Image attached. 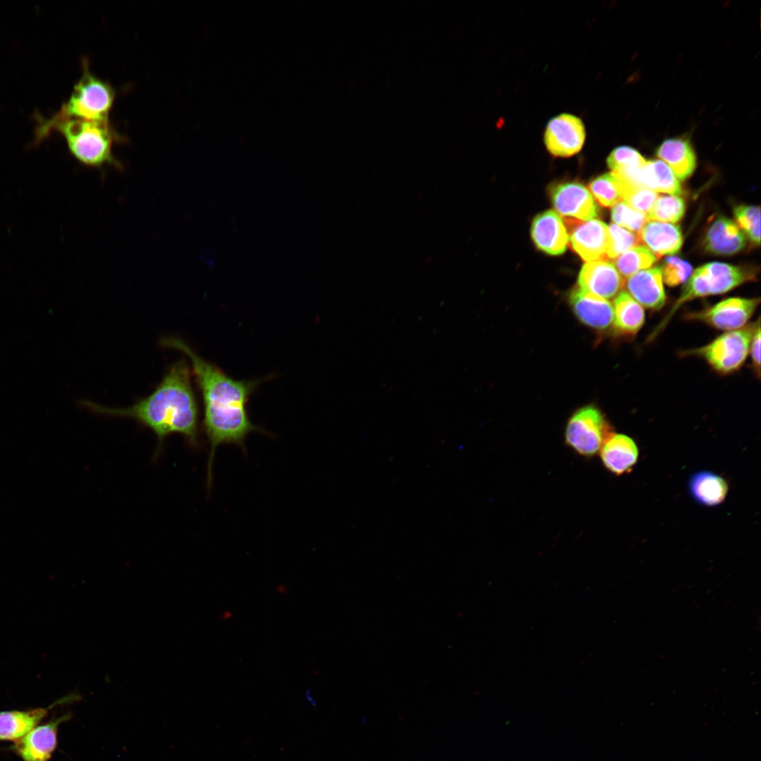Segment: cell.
<instances>
[{
	"instance_id": "obj_29",
	"label": "cell",
	"mask_w": 761,
	"mask_h": 761,
	"mask_svg": "<svg viewBox=\"0 0 761 761\" xmlns=\"http://www.w3.org/2000/svg\"><path fill=\"white\" fill-rule=\"evenodd\" d=\"M685 209V203L681 198L674 195L660 196L657 197L646 216L650 220L676 223L683 216Z\"/></svg>"
},
{
	"instance_id": "obj_11",
	"label": "cell",
	"mask_w": 761,
	"mask_h": 761,
	"mask_svg": "<svg viewBox=\"0 0 761 761\" xmlns=\"http://www.w3.org/2000/svg\"><path fill=\"white\" fill-rule=\"evenodd\" d=\"M550 197L555 211L565 219L592 220L598 216V208L589 190L576 182L553 185Z\"/></svg>"
},
{
	"instance_id": "obj_31",
	"label": "cell",
	"mask_w": 761,
	"mask_h": 761,
	"mask_svg": "<svg viewBox=\"0 0 761 761\" xmlns=\"http://www.w3.org/2000/svg\"><path fill=\"white\" fill-rule=\"evenodd\" d=\"M611 217L614 224L634 232H639L648 220L644 214L632 209L622 201L614 205Z\"/></svg>"
},
{
	"instance_id": "obj_30",
	"label": "cell",
	"mask_w": 761,
	"mask_h": 761,
	"mask_svg": "<svg viewBox=\"0 0 761 761\" xmlns=\"http://www.w3.org/2000/svg\"><path fill=\"white\" fill-rule=\"evenodd\" d=\"M734 213L740 228L751 242L759 245L760 242V207L740 205L734 208Z\"/></svg>"
},
{
	"instance_id": "obj_22",
	"label": "cell",
	"mask_w": 761,
	"mask_h": 761,
	"mask_svg": "<svg viewBox=\"0 0 761 761\" xmlns=\"http://www.w3.org/2000/svg\"><path fill=\"white\" fill-rule=\"evenodd\" d=\"M656 154L681 180H686L695 170V154L686 139L677 137L664 140L657 148Z\"/></svg>"
},
{
	"instance_id": "obj_16",
	"label": "cell",
	"mask_w": 761,
	"mask_h": 761,
	"mask_svg": "<svg viewBox=\"0 0 761 761\" xmlns=\"http://www.w3.org/2000/svg\"><path fill=\"white\" fill-rule=\"evenodd\" d=\"M569 301L577 318L588 326L602 330L612 324L613 307L607 299L576 286L570 293Z\"/></svg>"
},
{
	"instance_id": "obj_8",
	"label": "cell",
	"mask_w": 761,
	"mask_h": 761,
	"mask_svg": "<svg viewBox=\"0 0 761 761\" xmlns=\"http://www.w3.org/2000/svg\"><path fill=\"white\" fill-rule=\"evenodd\" d=\"M586 137V127L578 116L562 113L551 118L543 140L548 152L555 157H569L581 151Z\"/></svg>"
},
{
	"instance_id": "obj_9",
	"label": "cell",
	"mask_w": 761,
	"mask_h": 761,
	"mask_svg": "<svg viewBox=\"0 0 761 761\" xmlns=\"http://www.w3.org/2000/svg\"><path fill=\"white\" fill-rule=\"evenodd\" d=\"M572 249L587 262L607 259L610 244L608 226L597 219H565Z\"/></svg>"
},
{
	"instance_id": "obj_15",
	"label": "cell",
	"mask_w": 761,
	"mask_h": 761,
	"mask_svg": "<svg viewBox=\"0 0 761 761\" xmlns=\"http://www.w3.org/2000/svg\"><path fill=\"white\" fill-rule=\"evenodd\" d=\"M621 285L619 272L613 264L607 261L587 262L578 278L579 288L606 299L615 295Z\"/></svg>"
},
{
	"instance_id": "obj_14",
	"label": "cell",
	"mask_w": 761,
	"mask_h": 761,
	"mask_svg": "<svg viewBox=\"0 0 761 761\" xmlns=\"http://www.w3.org/2000/svg\"><path fill=\"white\" fill-rule=\"evenodd\" d=\"M531 234L536 247L550 255L564 253L569 245L567 227L561 217L552 210L545 211L534 218Z\"/></svg>"
},
{
	"instance_id": "obj_23",
	"label": "cell",
	"mask_w": 761,
	"mask_h": 761,
	"mask_svg": "<svg viewBox=\"0 0 761 761\" xmlns=\"http://www.w3.org/2000/svg\"><path fill=\"white\" fill-rule=\"evenodd\" d=\"M654 192L677 195L681 186L669 166L661 160L647 161L645 166L631 181Z\"/></svg>"
},
{
	"instance_id": "obj_1",
	"label": "cell",
	"mask_w": 761,
	"mask_h": 761,
	"mask_svg": "<svg viewBox=\"0 0 761 761\" xmlns=\"http://www.w3.org/2000/svg\"><path fill=\"white\" fill-rule=\"evenodd\" d=\"M161 345L181 351L189 358L192 375L200 391L203 404V429L209 445L206 466V485L210 490L216 449L223 444L240 447L246 452L245 440L249 433L268 434L250 419L247 406L258 387L270 376L252 380H236L216 364L200 357L184 340L166 337Z\"/></svg>"
},
{
	"instance_id": "obj_20",
	"label": "cell",
	"mask_w": 761,
	"mask_h": 761,
	"mask_svg": "<svg viewBox=\"0 0 761 761\" xmlns=\"http://www.w3.org/2000/svg\"><path fill=\"white\" fill-rule=\"evenodd\" d=\"M638 238L659 258L677 252L683 243L679 226L662 222L646 223L639 231Z\"/></svg>"
},
{
	"instance_id": "obj_13",
	"label": "cell",
	"mask_w": 761,
	"mask_h": 761,
	"mask_svg": "<svg viewBox=\"0 0 761 761\" xmlns=\"http://www.w3.org/2000/svg\"><path fill=\"white\" fill-rule=\"evenodd\" d=\"M79 698L78 694L72 693L47 707L0 711V741L19 740L38 726L51 709L62 704L72 703Z\"/></svg>"
},
{
	"instance_id": "obj_28",
	"label": "cell",
	"mask_w": 761,
	"mask_h": 761,
	"mask_svg": "<svg viewBox=\"0 0 761 761\" xmlns=\"http://www.w3.org/2000/svg\"><path fill=\"white\" fill-rule=\"evenodd\" d=\"M618 179L621 186L622 202L646 216L658 197L657 193L631 181Z\"/></svg>"
},
{
	"instance_id": "obj_12",
	"label": "cell",
	"mask_w": 761,
	"mask_h": 761,
	"mask_svg": "<svg viewBox=\"0 0 761 761\" xmlns=\"http://www.w3.org/2000/svg\"><path fill=\"white\" fill-rule=\"evenodd\" d=\"M71 717V714L66 713L37 726L25 736L14 741L10 750L23 761H49L57 746L58 726L70 719Z\"/></svg>"
},
{
	"instance_id": "obj_18",
	"label": "cell",
	"mask_w": 761,
	"mask_h": 761,
	"mask_svg": "<svg viewBox=\"0 0 761 761\" xmlns=\"http://www.w3.org/2000/svg\"><path fill=\"white\" fill-rule=\"evenodd\" d=\"M604 467L620 476L630 472L636 464L639 451L636 442L624 434H612L600 450Z\"/></svg>"
},
{
	"instance_id": "obj_2",
	"label": "cell",
	"mask_w": 761,
	"mask_h": 761,
	"mask_svg": "<svg viewBox=\"0 0 761 761\" xmlns=\"http://www.w3.org/2000/svg\"><path fill=\"white\" fill-rule=\"evenodd\" d=\"M81 404L95 414L132 419L151 429L158 441L155 457L166 438L174 433L182 435L193 447L200 446L199 407L185 359L174 362L150 395L128 407H106L89 400Z\"/></svg>"
},
{
	"instance_id": "obj_4",
	"label": "cell",
	"mask_w": 761,
	"mask_h": 761,
	"mask_svg": "<svg viewBox=\"0 0 761 761\" xmlns=\"http://www.w3.org/2000/svg\"><path fill=\"white\" fill-rule=\"evenodd\" d=\"M755 277V275L750 270L720 262H712L698 268L656 330L659 332L663 330L685 302L698 297L725 293L746 281L754 280Z\"/></svg>"
},
{
	"instance_id": "obj_33",
	"label": "cell",
	"mask_w": 761,
	"mask_h": 761,
	"mask_svg": "<svg viewBox=\"0 0 761 761\" xmlns=\"http://www.w3.org/2000/svg\"><path fill=\"white\" fill-rule=\"evenodd\" d=\"M660 268L664 283L672 287L684 283L692 271L691 266L678 257L667 258Z\"/></svg>"
},
{
	"instance_id": "obj_32",
	"label": "cell",
	"mask_w": 761,
	"mask_h": 761,
	"mask_svg": "<svg viewBox=\"0 0 761 761\" xmlns=\"http://www.w3.org/2000/svg\"><path fill=\"white\" fill-rule=\"evenodd\" d=\"M608 228L610 244L607 259H616L626 251L636 246L640 242L638 236L614 223L610 224Z\"/></svg>"
},
{
	"instance_id": "obj_10",
	"label": "cell",
	"mask_w": 761,
	"mask_h": 761,
	"mask_svg": "<svg viewBox=\"0 0 761 761\" xmlns=\"http://www.w3.org/2000/svg\"><path fill=\"white\" fill-rule=\"evenodd\" d=\"M760 303L758 298L731 297L714 306L696 312L687 317L704 322L722 330H734L742 328L750 318Z\"/></svg>"
},
{
	"instance_id": "obj_19",
	"label": "cell",
	"mask_w": 761,
	"mask_h": 761,
	"mask_svg": "<svg viewBox=\"0 0 761 761\" xmlns=\"http://www.w3.org/2000/svg\"><path fill=\"white\" fill-rule=\"evenodd\" d=\"M746 238L738 226L730 219L719 216L714 219L707 230L704 246L712 254L731 255L743 249Z\"/></svg>"
},
{
	"instance_id": "obj_21",
	"label": "cell",
	"mask_w": 761,
	"mask_h": 761,
	"mask_svg": "<svg viewBox=\"0 0 761 761\" xmlns=\"http://www.w3.org/2000/svg\"><path fill=\"white\" fill-rule=\"evenodd\" d=\"M688 489L694 501L704 506L714 507L724 501L729 485L720 475L703 470L694 473L689 478Z\"/></svg>"
},
{
	"instance_id": "obj_34",
	"label": "cell",
	"mask_w": 761,
	"mask_h": 761,
	"mask_svg": "<svg viewBox=\"0 0 761 761\" xmlns=\"http://www.w3.org/2000/svg\"><path fill=\"white\" fill-rule=\"evenodd\" d=\"M760 321L753 333L750 351L755 371L760 375Z\"/></svg>"
},
{
	"instance_id": "obj_3",
	"label": "cell",
	"mask_w": 761,
	"mask_h": 761,
	"mask_svg": "<svg viewBox=\"0 0 761 761\" xmlns=\"http://www.w3.org/2000/svg\"><path fill=\"white\" fill-rule=\"evenodd\" d=\"M52 130L63 135L69 151L80 163L92 168L121 167V163L113 154V146L123 140L109 120H87L54 116L41 125L37 137L39 139L44 137Z\"/></svg>"
},
{
	"instance_id": "obj_25",
	"label": "cell",
	"mask_w": 761,
	"mask_h": 761,
	"mask_svg": "<svg viewBox=\"0 0 761 761\" xmlns=\"http://www.w3.org/2000/svg\"><path fill=\"white\" fill-rule=\"evenodd\" d=\"M647 161L636 149L629 147L615 148L609 155L608 167L618 178L632 181L645 166Z\"/></svg>"
},
{
	"instance_id": "obj_17",
	"label": "cell",
	"mask_w": 761,
	"mask_h": 761,
	"mask_svg": "<svg viewBox=\"0 0 761 761\" xmlns=\"http://www.w3.org/2000/svg\"><path fill=\"white\" fill-rule=\"evenodd\" d=\"M629 295L640 304L652 309H661L666 301L661 268L641 270L626 280Z\"/></svg>"
},
{
	"instance_id": "obj_7",
	"label": "cell",
	"mask_w": 761,
	"mask_h": 761,
	"mask_svg": "<svg viewBox=\"0 0 761 761\" xmlns=\"http://www.w3.org/2000/svg\"><path fill=\"white\" fill-rule=\"evenodd\" d=\"M757 323L726 332L707 345L693 351V354L703 357L721 373H732L745 362Z\"/></svg>"
},
{
	"instance_id": "obj_24",
	"label": "cell",
	"mask_w": 761,
	"mask_h": 761,
	"mask_svg": "<svg viewBox=\"0 0 761 761\" xmlns=\"http://www.w3.org/2000/svg\"><path fill=\"white\" fill-rule=\"evenodd\" d=\"M613 321L615 329L624 335H634L642 327L645 312L628 292L621 291L614 300Z\"/></svg>"
},
{
	"instance_id": "obj_26",
	"label": "cell",
	"mask_w": 761,
	"mask_h": 761,
	"mask_svg": "<svg viewBox=\"0 0 761 761\" xmlns=\"http://www.w3.org/2000/svg\"><path fill=\"white\" fill-rule=\"evenodd\" d=\"M657 257L645 246L636 245L614 259V266L624 277L648 268L656 261Z\"/></svg>"
},
{
	"instance_id": "obj_6",
	"label": "cell",
	"mask_w": 761,
	"mask_h": 761,
	"mask_svg": "<svg viewBox=\"0 0 761 761\" xmlns=\"http://www.w3.org/2000/svg\"><path fill=\"white\" fill-rule=\"evenodd\" d=\"M613 434L612 427L595 407H583L575 412L566 426V445L584 457L595 456Z\"/></svg>"
},
{
	"instance_id": "obj_5",
	"label": "cell",
	"mask_w": 761,
	"mask_h": 761,
	"mask_svg": "<svg viewBox=\"0 0 761 761\" xmlns=\"http://www.w3.org/2000/svg\"><path fill=\"white\" fill-rule=\"evenodd\" d=\"M82 64L80 80L75 85L68 101L55 116L87 120H109L116 91L108 82L91 72L87 61H84Z\"/></svg>"
},
{
	"instance_id": "obj_27",
	"label": "cell",
	"mask_w": 761,
	"mask_h": 761,
	"mask_svg": "<svg viewBox=\"0 0 761 761\" xmlns=\"http://www.w3.org/2000/svg\"><path fill=\"white\" fill-rule=\"evenodd\" d=\"M588 187L593 198L604 207H611L621 199L620 182L612 172L597 177Z\"/></svg>"
}]
</instances>
